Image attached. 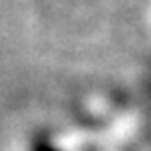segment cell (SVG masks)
Here are the masks:
<instances>
[{
	"label": "cell",
	"mask_w": 151,
	"mask_h": 151,
	"mask_svg": "<svg viewBox=\"0 0 151 151\" xmlns=\"http://www.w3.org/2000/svg\"><path fill=\"white\" fill-rule=\"evenodd\" d=\"M35 151H53L49 147V145H45V143H41V145H37V147H35Z\"/></svg>",
	"instance_id": "6da1fadb"
}]
</instances>
